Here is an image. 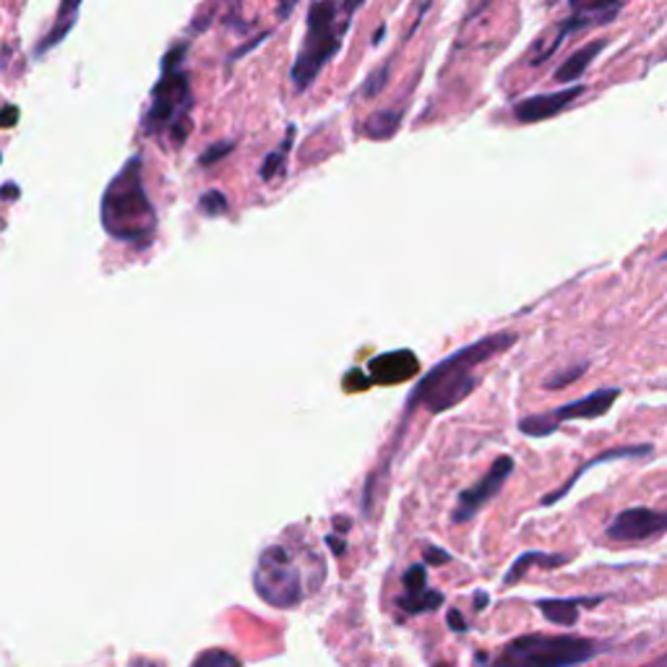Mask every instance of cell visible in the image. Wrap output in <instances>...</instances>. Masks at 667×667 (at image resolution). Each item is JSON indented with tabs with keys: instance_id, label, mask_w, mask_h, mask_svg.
<instances>
[{
	"instance_id": "obj_1",
	"label": "cell",
	"mask_w": 667,
	"mask_h": 667,
	"mask_svg": "<svg viewBox=\"0 0 667 667\" xmlns=\"http://www.w3.org/2000/svg\"><path fill=\"white\" fill-rule=\"evenodd\" d=\"M516 339L519 337L514 331H493L488 334V337L478 339V342L451 352L449 358H443L439 366H433L420 378L418 387L412 389L410 399H407V414L412 410L439 414L456 407L459 402H464L480 383L474 370L483 366V362L493 360L495 355L514 347Z\"/></svg>"
},
{
	"instance_id": "obj_2",
	"label": "cell",
	"mask_w": 667,
	"mask_h": 667,
	"mask_svg": "<svg viewBox=\"0 0 667 667\" xmlns=\"http://www.w3.org/2000/svg\"><path fill=\"white\" fill-rule=\"evenodd\" d=\"M141 165L144 162L136 154L107 183L105 196H102V227L115 240L146 248L157 235V212L146 196Z\"/></svg>"
},
{
	"instance_id": "obj_3",
	"label": "cell",
	"mask_w": 667,
	"mask_h": 667,
	"mask_svg": "<svg viewBox=\"0 0 667 667\" xmlns=\"http://www.w3.org/2000/svg\"><path fill=\"white\" fill-rule=\"evenodd\" d=\"M188 44L177 42L162 58V76L152 89V105L144 115V131L150 136H167L175 146H181L191 131V94L188 71L183 69V58Z\"/></svg>"
},
{
	"instance_id": "obj_4",
	"label": "cell",
	"mask_w": 667,
	"mask_h": 667,
	"mask_svg": "<svg viewBox=\"0 0 667 667\" xmlns=\"http://www.w3.org/2000/svg\"><path fill=\"white\" fill-rule=\"evenodd\" d=\"M347 29H350V19L339 21V11L334 0H318V3L310 6L306 40H302L300 53L290 69L295 92H308L310 84L318 79V73L342 50Z\"/></svg>"
},
{
	"instance_id": "obj_5",
	"label": "cell",
	"mask_w": 667,
	"mask_h": 667,
	"mask_svg": "<svg viewBox=\"0 0 667 667\" xmlns=\"http://www.w3.org/2000/svg\"><path fill=\"white\" fill-rule=\"evenodd\" d=\"M607 647L582 636L527 634L503 647L499 663L503 665H535V667H568L584 665L603 655Z\"/></svg>"
},
{
	"instance_id": "obj_6",
	"label": "cell",
	"mask_w": 667,
	"mask_h": 667,
	"mask_svg": "<svg viewBox=\"0 0 667 667\" xmlns=\"http://www.w3.org/2000/svg\"><path fill=\"white\" fill-rule=\"evenodd\" d=\"M256 595L279 610H290L306 599V579L293 551L281 543L266 545L254 571Z\"/></svg>"
},
{
	"instance_id": "obj_7",
	"label": "cell",
	"mask_w": 667,
	"mask_h": 667,
	"mask_svg": "<svg viewBox=\"0 0 667 667\" xmlns=\"http://www.w3.org/2000/svg\"><path fill=\"white\" fill-rule=\"evenodd\" d=\"M618 397H620V389H615V387L597 389L587 397L555 407V410H551V412L530 414V418L519 420V431L527 433L530 439H545V435H553L555 431H558L563 422L605 418V414L613 410V404L618 402Z\"/></svg>"
},
{
	"instance_id": "obj_8",
	"label": "cell",
	"mask_w": 667,
	"mask_h": 667,
	"mask_svg": "<svg viewBox=\"0 0 667 667\" xmlns=\"http://www.w3.org/2000/svg\"><path fill=\"white\" fill-rule=\"evenodd\" d=\"M511 472H514V459L511 456L495 459V462L491 464V470H488L483 478L478 480V483L459 493L456 506H454V511H451V522L454 524L472 522V519L478 516L480 511H483L488 503H491L495 495L503 491V485H506Z\"/></svg>"
},
{
	"instance_id": "obj_9",
	"label": "cell",
	"mask_w": 667,
	"mask_h": 667,
	"mask_svg": "<svg viewBox=\"0 0 667 667\" xmlns=\"http://www.w3.org/2000/svg\"><path fill=\"white\" fill-rule=\"evenodd\" d=\"M665 530H667V514L647 506H634L620 511V514L610 522V527H607L605 535L615 540V543L639 545L663 537Z\"/></svg>"
},
{
	"instance_id": "obj_10",
	"label": "cell",
	"mask_w": 667,
	"mask_h": 667,
	"mask_svg": "<svg viewBox=\"0 0 667 667\" xmlns=\"http://www.w3.org/2000/svg\"><path fill=\"white\" fill-rule=\"evenodd\" d=\"M447 603V597L441 592L428 587V568L422 563H412L402 576V595L394 599L399 610L407 615H420V613H433Z\"/></svg>"
},
{
	"instance_id": "obj_11",
	"label": "cell",
	"mask_w": 667,
	"mask_h": 667,
	"mask_svg": "<svg viewBox=\"0 0 667 667\" xmlns=\"http://www.w3.org/2000/svg\"><path fill=\"white\" fill-rule=\"evenodd\" d=\"M587 92L584 84H574L568 89H561V92H551V94H535V98H527L514 105V117L519 123H540V121H551L563 110L571 107V102L579 100L582 94Z\"/></svg>"
},
{
	"instance_id": "obj_12",
	"label": "cell",
	"mask_w": 667,
	"mask_h": 667,
	"mask_svg": "<svg viewBox=\"0 0 667 667\" xmlns=\"http://www.w3.org/2000/svg\"><path fill=\"white\" fill-rule=\"evenodd\" d=\"M651 449L649 443H639V447H618V449H607V451H603V454H597L595 459H592V462H587V464H582L579 470H576L574 474H571V480L566 485H561L558 491H553V493H547V495H543V506H553V503H558L563 495H568L571 493V488H574L576 483H579L582 480V474L584 472H589L592 466H597V464H605V462H615V459H644V456H649L651 454Z\"/></svg>"
},
{
	"instance_id": "obj_13",
	"label": "cell",
	"mask_w": 667,
	"mask_h": 667,
	"mask_svg": "<svg viewBox=\"0 0 667 667\" xmlns=\"http://www.w3.org/2000/svg\"><path fill=\"white\" fill-rule=\"evenodd\" d=\"M370 370H373V381H378V383L407 381V378L418 373V358H414L410 350L387 352L370 362Z\"/></svg>"
},
{
	"instance_id": "obj_14",
	"label": "cell",
	"mask_w": 667,
	"mask_h": 667,
	"mask_svg": "<svg viewBox=\"0 0 667 667\" xmlns=\"http://www.w3.org/2000/svg\"><path fill=\"white\" fill-rule=\"evenodd\" d=\"M603 597H574V599H540L537 610L555 626H576L582 607H595Z\"/></svg>"
},
{
	"instance_id": "obj_15",
	"label": "cell",
	"mask_w": 667,
	"mask_h": 667,
	"mask_svg": "<svg viewBox=\"0 0 667 667\" xmlns=\"http://www.w3.org/2000/svg\"><path fill=\"white\" fill-rule=\"evenodd\" d=\"M605 40H592L589 44H584V48L576 50V53H571L566 61H563L558 69H555L553 79L558 81V84H571V81H579L584 76V71L589 69L592 63H595V58L605 50Z\"/></svg>"
},
{
	"instance_id": "obj_16",
	"label": "cell",
	"mask_w": 667,
	"mask_h": 667,
	"mask_svg": "<svg viewBox=\"0 0 667 667\" xmlns=\"http://www.w3.org/2000/svg\"><path fill=\"white\" fill-rule=\"evenodd\" d=\"M568 555H558V553H540V551H527L522 553L519 558L511 563L506 576H503V587H514V584L522 579V576H527V571L532 566H545V568H558L566 566Z\"/></svg>"
},
{
	"instance_id": "obj_17",
	"label": "cell",
	"mask_w": 667,
	"mask_h": 667,
	"mask_svg": "<svg viewBox=\"0 0 667 667\" xmlns=\"http://www.w3.org/2000/svg\"><path fill=\"white\" fill-rule=\"evenodd\" d=\"M404 113L402 110H381V113L370 115L366 125H362V131H366L368 138H391L399 131V125H402Z\"/></svg>"
},
{
	"instance_id": "obj_18",
	"label": "cell",
	"mask_w": 667,
	"mask_h": 667,
	"mask_svg": "<svg viewBox=\"0 0 667 667\" xmlns=\"http://www.w3.org/2000/svg\"><path fill=\"white\" fill-rule=\"evenodd\" d=\"M293 141H295V125H290V129H287V136L279 144V150L271 152V154H266V160H264V165H261V177H264L266 183L279 181V175L285 173L287 154H290V150H293Z\"/></svg>"
},
{
	"instance_id": "obj_19",
	"label": "cell",
	"mask_w": 667,
	"mask_h": 667,
	"mask_svg": "<svg viewBox=\"0 0 667 667\" xmlns=\"http://www.w3.org/2000/svg\"><path fill=\"white\" fill-rule=\"evenodd\" d=\"M198 212H202L204 217H222V214L229 212L227 196L222 194V191H209V194L198 198Z\"/></svg>"
},
{
	"instance_id": "obj_20",
	"label": "cell",
	"mask_w": 667,
	"mask_h": 667,
	"mask_svg": "<svg viewBox=\"0 0 667 667\" xmlns=\"http://www.w3.org/2000/svg\"><path fill=\"white\" fill-rule=\"evenodd\" d=\"M196 665L237 667V665H240V659H237L235 655H229V651H225V649H212V651H204V655H198L196 657Z\"/></svg>"
},
{
	"instance_id": "obj_21",
	"label": "cell",
	"mask_w": 667,
	"mask_h": 667,
	"mask_svg": "<svg viewBox=\"0 0 667 667\" xmlns=\"http://www.w3.org/2000/svg\"><path fill=\"white\" fill-rule=\"evenodd\" d=\"M389 71H391V63H383L381 69L373 71V76H370V79L366 81V86H362V98H376V94L381 92L383 86H387Z\"/></svg>"
},
{
	"instance_id": "obj_22",
	"label": "cell",
	"mask_w": 667,
	"mask_h": 667,
	"mask_svg": "<svg viewBox=\"0 0 667 667\" xmlns=\"http://www.w3.org/2000/svg\"><path fill=\"white\" fill-rule=\"evenodd\" d=\"M587 368H589L587 362H579V366H574V368L563 370V373H558V378H551V381L545 383V389H563V387H568V383H574L576 378L587 373Z\"/></svg>"
},
{
	"instance_id": "obj_23",
	"label": "cell",
	"mask_w": 667,
	"mask_h": 667,
	"mask_svg": "<svg viewBox=\"0 0 667 667\" xmlns=\"http://www.w3.org/2000/svg\"><path fill=\"white\" fill-rule=\"evenodd\" d=\"M235 150V144H229V141H222V144H214V146H209V150H206L202 157H198V165L202 167H209V165H217V162L222 160V157H227L229 152Z\"/></svg>"
},
{
	"instance_id": "obj_24",
	"label": "cell",
	"mask_w": 667,
	"mask_h": 667,
	"mask_svg": "<svg viewBox=\"0 0 667 667\" xmlns=\"http://www.w3.org/2000/svg\"><path fill=\"white\" fill-rule=\"evenodd\" d=\"M422 563H433V566H443V563H449L451 561V553H447V551H441V547H431L428 545L425 551H422Z\"/></svg>"
},
{
	"instance_id": "obj_25",
	"label": "cell",
	"mask_w": 667,
	"mask_h": 667,
	"mask_svg": "<svg viewBox=\"0 0 667 667\" xmlns=\"http://www.w3.org/2000/svg\"><path fill=\"white\" fill-rule=\"evenodd\" d=\"M447 620H449L451 632H466V624H464L462 613H459V610H456V607H451V610H449V615H447Z\"/></svg>"
},
{
	"instance_id": "obj_26",
	"label": "cell",
	"mask_w": 667,
	"mask_h": 667,
	"mask_svg": "<svg viewBox=\"0 0 667 667\" xmlns=\"http://www.w3.org/2000/svg\"><path fill=\"white\" fill-rule=\"evenodd\" d=\"M19 121V107H3V113H0V125H3V129H9V125H13Z\"/></svg>"
},
{
	"instance_id": "obj_27",
	"label": "cell",
	"mask_w": 667,
	"mask_h": 667,
	"mask_svg": "<svg viewBox=\"0 0 667 667\" xmlns=\"http://www.w3.org/2000/svg\"><path fill=\"white\" fill-rule=\"evenodd\" d=\"M362 3H366V0H345V3H342V13H345L347 19H352V13L358 11Z\"/></svg>"
},
{
	"instance_id": "obj_28",
	"label": "cell",
	"mask_w": 667,
	"mask_h": 667,
	"mask_svg": "<svg viewBox=\"0 0 667 667\" xmlns=\"http://www.w3.org/2000/svg\"><path fill=\"white\" fill-rule=\"evenodd\" d=\"M488 603V595L483 592V595H474V610H483Z\"/></svg>"
}]
</instances>
